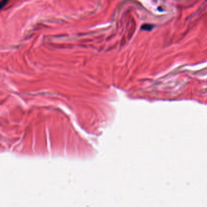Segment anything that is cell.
Wrapping results in <instances>:
<instances>
[{"label":"cell","mask_w":207,"mask_h":207,"mask_svg":"<svg viewBox=\"0 0 207 207\" xmlns=\"http://www.w3.org/2000/svg\"><path fill=\"white\" fill-rule=\"evenodd\" d=\"M154 26L151 24H144L141 26V29L145 31H151Z\"/></svg>","instance_id":"6da1fadb"},{"label":"cell","mask_w":207,"mask_h":207,"mask_svg":"<svg viewBox=\"0 0 207 207\" xmlns=\"http://www.w3.org/2000/svg\"><path fill=\"white\" fill-rule=\"evenodd\" d=\"M9 0H2L1 1V4H0V8L1 9H3L8 3Z\"/></svg>","instance_id":"7a4b0ae2"},{"label":"cell","mask_w":207,"mask_h":207,"mask_svg":"<svg viewBox=\"0 0 207 207\" xmlns=\"http://www.w3.org/2000/svg\"><path fill=\"white\" fill-rule=\"evenodd\" d=\"M206 1H207V0H206Z\"/></svg>","instance_id":"3957f363"}]
</instances>
